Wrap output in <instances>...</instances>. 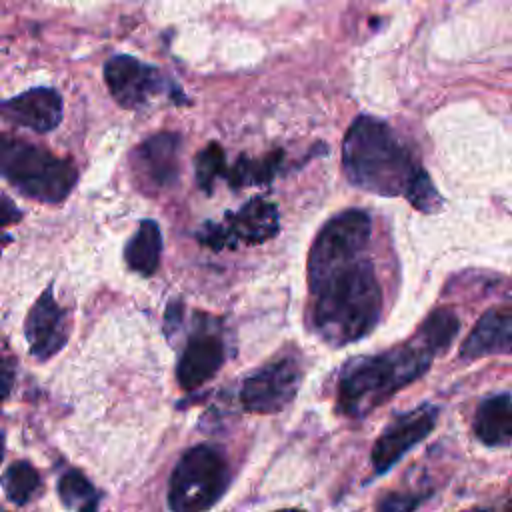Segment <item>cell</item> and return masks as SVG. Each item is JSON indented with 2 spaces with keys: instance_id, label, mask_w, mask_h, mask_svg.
I'll use <instances>...</instances> for the list:
<instances>
[{
  "instance_id": "1",
  "label": "cell",
  "mask_w": 512,
  "mask_h": 512,
  "mask_svg": "<svg viewBox=\"0 0 512 512\" xmlns=\"http://www.w3.org/2000/svg\"><path fill=\"white\" fill-rule=\"evenodd\" d=\"M370 234V216L348 208L320 228L308 252L310 324L336 348L368 336L382 316V288L366 254Z\"/></svg>"
},
{
  "instance_id": "2",
  "label": "cell",
  "mask_w": 512,
  "mask_h": 512,
  "mask_svg": "<svg viewBox=\"0 0 512 512\" xmlns=\"http://www.w3.org/2000/svg\"><path fill=\"white\" fill-rule=\"evenodd\" d=\"M458 330L456 314L438 308L408 342L386 352L348 360L338 376V410L350 418L370 414L398 390L418 380L430 368L436 354L452 344Z\"/></svg>"
},
{
  "instance_id": "3",
  "label": "cell",
  "mask_w": 512,
  "mask_h": 512,
  "mask_svg": "<svg viewBox=\"0 0 512 512\" xmlns=\"http://www.w3.org/2000/svg\"><path fill=\"white\" fill-rule=\"evenodd\" d=\"M342 170L350 184L378 196H402L422 212L442 206L428 172L380 118L358 116L342 142Z\"/></svg>"
},
{
  "instance_id": "4",
  "label": "cell",
  "mask_w": 512,
  "mask_h": 512,
  "mask_svg": "<svg viewBox=\"0 0 512 512\" xmlns=\"http://www.w3.org/2000/svg\"><path fill=\"white\" fill-rule=\"evenodd\" d=\"M0 176L26 198L60 204L72 192L78 170L68 158L22 138L0 134Z\"/></svg>"
},
{
  "instance_id": "5",
  "label": "cell",
  "mask_w": 512,
  "mask_h": 512,
  "mask_svg": "<svg viewBox=\"0 0 512 512\" xmlns=\"http://www.w3.org/2000/svg\"><path fill=\"white\" fill-rule=\"evenodd\" d=\"M230 466L224 452L210 444L188 448L172 470L168 506L176 512L212 508L228 490Z\"/></svg>"
},
{
  "instance_id": "6",
  "label": "cell",
  "mask_w": 512,
  "mask_h": 512,
  "mask_svg": "<svg viewBox=\"0 0 512 512\" xmlns=\"http://www.w3.org/2000/svg\"><path fill=\"white\" fill-rule=\"evenodd\" d=\"M280 230L278 208L266 198H250L240 210L228 212L222 222H204L196 240L212 250L254 246L274 238Z\"/></svg>"
},
{
  "instance_id": "7",
  "label": "cell",
  "mask_w": 512,
  "mask_h": 512,
  "mask_svg": "<svg viewBox=\"0 0 512 512\" xmlns=\"http://www.w3.org/2000/svg\"><path fill=\"white\" fill-rule=\"evenodd\" d=\"M104 80L112 98L128 110H140L166 92L174 102H180L182 96L178 86H172L158 68L128 54L112 56L104 64Z\"/></svg>"
},
{
  "instance_id": "8",
  "label": "cell",
  "mask_w": 512,
  "mask_h": 512,
  "mask_svg": "<svg viewBox=\"0 0 512 512\" xmlns=\"http://www.w3.org/2000/svg\"><path fill=\"white\" fill-rule=\"evenodd\" d=\"M302 382L298 360L284 356L250 374L240 388V404L246 412L276 414L296 396Z\"/></svg>"
},
{
  "instance_id": "9",
  "label": "cell",
  "mask_w": 512,
  "mask_h": 512,
  "mask_svg": "<svg viewBox=\"0 0 512 512\" xmlns=\"http://www.w3.org/2000/svg\"><path fill=\"white\" fill-rule=\"evenodd\" d=\"M438 406L424 402L400 416H396L374 442L370 460L376 474L388 472L404 454L420 444L438 422Z\"/></svg>"
},
{
  "instance_id": "10",
  "label": "cell",
  "mask_w": 512,
  "mask_h": 512,
  "mask_svg": "<svg viewBox=\"0 0 512 512\" xmlns=\"http://www.w3.org/2000/svg\"><path fill=\"white\" fill-rule=\"evenodd\" d=\"M24 336L30 354L42 362L58 354L68 342L66 312L56 302L52 286H48L32 304L24 322Z\"/></svg>"
},
{
  "instance_id": "11",
  "label": "cell",
  "mask_w": 512,
  "mask_h": 512,
  "mask_svg": "<svg viewBox=\"0 0 512 512\" xmlns=\"http://www.w3.org/2000/svg\"><path fill=\"white\" fill-rule=\"evenodd\" d=\"M132 168L144 186L156 190L172 186L180 172V136L160 132L146 138L132 154Z\"/></svg>"
},
{
  "instance_id": "12",
  "label": "cell",
  "mask_w": 512,
  "mask_h": 512,
  "mask_svg": "<svg viewBox=\"0 0 512 512\" xmlns=\"http://www.w3.org/2000/svg\"><path fill=\"white\" fill-rule=\"evenodd\" d=\"M224 360H226V348H224L222 336H218L208 328L194 332L188 338V344L180 354V360L176 366L178 384L184 390L200 388L202 384L210 382L218 374Z\"/></svg>"
},
{
  "instance_id": "13",
  "label": "cell",
  "mask_w": 512,
  "mask_h": 512,
  "mask_svg": "<svg viewBox=\"0 0 512 512\" xmlns=\"http://www.w3.org/2000/svg\"><path fill=\"white\" fill-rule=\"evenodd\" d=\"M0 116L34 132H50L62 120V98L54 88H30L0 102Z\"/></svg>"
},
{
  "instance_id": "14",
  "label": "cell",
  "mask_w": 512,
  "mask_h": 512,
  "mask_svg": "<svg viewBox=\"0 0 512 512\" xmlns=\"http://www.w3.org/2000/svg\"><path fill=\"white\" fill-rule=\"evenodd\" d=\"M512 346V314L510 308H490L480 316L468 338L460 346L464 360H476L488 354H508Z\"/></svg>"
},
{
  "instance_id": "15",
  "label": "cell",
  "mask_w": 512,
  "mask_h": 512,
  "mask_svg": "<svg viewBox=\"0 0 512 512\" xmlns=\"http://www.w3.org/2000/svg\"><path fill=\"white\" fill-rule=\"evenodd\" d=\"M512 400L508 392L492 394L480 402L474 416V432L480 442L492 448L510 446L512 438Z\"/></svg>"
},
{
  "instance_id": "16",
  "label": "cell",
  "mask_w": 512,
  "mask_h": 512,
  "mask_svg": "<svg viewBox=\"0 0 512 512\" xmlns=\"http://www.w3.org/2000/svg\"><path fill=\"white\" fill-rule=\"evenodd\" d=\"M162 232L154 220H142L124 248L126 266L142 276H152L160 266Z\"/></svg>"
},
{
  "instance_id": "17",
  "label": "cell",
  "mask_w": 512,
  "mask_h": 512,
  "mask_svg": "<svg viewBox=\"0 0 512 512\" xmlns=\"http://www.w3.org/2000/svg\"><path fill=\"white\" fill-rule=\"evenodd\" d=\"M282 160H284L282 150H274L262 158L240 156L234 166L226 168L224 178L228 180L230 188H234V190L244 188V186H254V184H266L278 174Z\"/></svg>"
},
{
  "instance_id": "18",
  "label": "cell",
  "mask_w": 512,
  "mask_h": 512,
  "mask_svg": "<svg viewBox=\"0 0 512 512\" xmlns=\"http://www.w3.org/2000/svg\"><path fill=\"white\" fill-rule=\"evenodd\" d=\"M2 488L6 492V498L12 504L24 506L42 492V478L30 462L20 460L10 464L8 470L4 472Z\"/></svg>"
},
{
  "instance_id": "19",
  "label": "cell",
  "mask_w": 512,
  "mask_h": 512,
  "mask_svg": "<svg viewBox=\"0 0 512 512\" xmlns=\"http://www.w3.org/2000/svg\"><path fill=\"white\" fill-rule=\"evenodd\" d=\"M58 496L60 502L70 510H96L100 504V492L92 486V482L80 470H66L58 480Z\"/></svg>"
},
{
  "instance_id": "20",
  "label": "cell",
  "mask_w": 512,
  "mask_h": 512,
  "mask_svg": "<svg viewBox=\"0 0 512 512\" xmlns=\"http://www.w3.org/2000/svg\"><path fill=\"white\" fill-rule=\"evenodd\" d=\"M226 154L222 150L220 144L210 142L208 146H204L194 160V174H196V182L204 192H212L216 180L224 178L226 174Z\"/></svg>"
},
{
  "instance_id": "21",
  "label": "cell",
  "mask_w": 512,
  "mask_h": 512,
  "mask_svg": "<svg viewBox=\"0 0 512 512\" xmlns=\"http://www.w3.org/2000/svg\"><path fill=\"white\" fill-rule=\"evenodd\" d=\"M14 376H16L14 362L8 360V358H0V402L4 398H8V394L12 392Z\"/></svg>"
},
{
  "instance_id": "22",
  "label": "cell",
  "mask_w": 512,
  "mask_h": 512,
  "mask_svg": "<svg viewBox=\"0 0 512 512\" xmlns=\"http://www.w3.org/2000/svg\"><path fill=\"white\" fill-rule=\"evenodd\" d=\"M22 218V212L6 198H0V226H6V224H14Z\"/></svg>"
},
{
  "instance_id": "23",
  "label": "cell",
  "mask_w": 512,
  "mask_h": 512,
  "mask_svg": "<svg viewBox=\"0 0 512 512\" xmlns=\"http://www.w3.org/2000/svg\"><path fill=\"white\" fill-rule=\"evenodd\" d=\"M2 456H4V438L0 434V462H2Z\"/></svg>"
},
{
  "instance_id": "24",
  "label": "cell",
  "mask_w": 512,
  "mask_h": 512,
  "mask_svg": "<svg viewBox=\"0 0 512 512\" xmlns=\"http://www.w3.org/2000/svg\"><path fill=\"white\" fill-rule=\"evenodd\" d=\"M6 240H10V238H6V236H2V234H0V252H2V246L6 244Z\"/></svg>"
}]
</instances>
